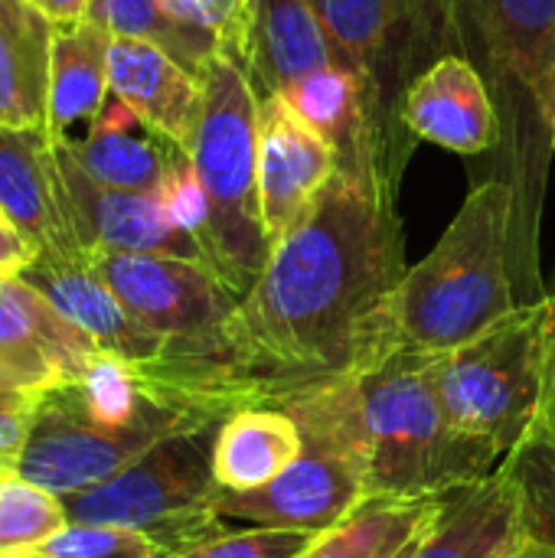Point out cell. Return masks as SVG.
Masks as SVG:
<instances>
[{"label": "cell", "instance_id": "cell-1", "mask_svg": "<svg viewBox=\"0 0 555 558\" xmlns=\"http://www.w3.org/2000/svg\"><path fill=\"white\" fill-rule=\"evenodd\" d=\"M396 199L379 167H337L272 248L226 324L236 412L275 409L393 353L389 301L409 271Z\"/></svg>", "mask_w": 555, "mask_h": 558}, {"label": "cell", "instance_id": "cell-2", "mask_svg": "<svg viewBox=\"0 0 555 558\" xmlns=\"http://www.w3.org/2000/svg\"><path fill=\"white\" fill-rule=\"evenodd\" d=\"M435 360L396 350L275 409L298 422L304 448L347 458L370 500H442L491 477L504 458L448 422Z\"/></svg>", "mask_w": 555, "mask_h": 558}, {"label": "cell", "instance_id": "cell-3", "mask_svg": "<svg viewBox=\"0 0 555 558\" xmlns=\"http://www.w3.org/2000/svg\"><path fill=\"white\" fill-rule=\"evenodd\" d=\"M494 114L500 180L514 193V268L530 304L550 298L540 219L555 150V0H468V46Z\"/></svg>", "mask_w": 555, "mask_h": 558}, {"label": "cell", "instance_id": "cell-4", "mask_svg": "<svg viewBox=\"0 0 555 558\" xmlns=\"http://www.w3.org/2000/svg\"><path fill=\"white\" fill-rule=\"evenodd\" d=\"M527 304L514 268V193L494 177L471 190L438 245L396 288L393 353H448Z\"/></svg>", "mask_w": 555, "mask_h": 558}, {"label": "cell", "instance_id": "cell-5", "mask_svg": "<svg viewBox=\"0 0 555 558\" xmlns=\"http://www.w3.org/2000/svg\"><path fill=\"white\" fill-rule=\"evenodd\" d=\"M334 46L363 88L370 150L399 183L412 147L402 124L409 85L448 52L468 46V0H314Z\"/></svg>", "mask_w": 555, "mask_h": 558}, {"label": "cell", "instance_id": "cell-6", "mask_svg": "<svg viewBox=\"0 0 555 558\" xmlns=\"http://www.w3.org/2000/svg\"><path fill=\"white\" fill-rule=\"evenodd\" d=\"M190 160L209 203L206 265L242 298L265 271L272 239L258 196V92L229 52L203 72V118Z\"/></svg>", "mask_w": 555, "mask_h": 558}, {"label": "cell", "instance_id": "cell-7", "mask_svg": "<svg viewBox=\"0 0 555 558\" xmlns=\"http://www.w3.org/2000/svg\"><path fill=\"white\" fill-rule=\"evenodd\" d=\"M553 317L555 298L550 294L540 304L517 307L474 340L435 360V383L448 422L500 458H507L536 422Z\"/></svg>", "mask_w": 555, "mask_h": 558}, {"label": "cell", "instance_id": "cell-8", "mask_svg": "<svg viewBox=\"0 0 555 558\" xmlns=\"http://www.w3.org/2000/svg\"><path fill=\"white\" fill-rule=\"evenodd\" d=\"M216 428L219 422L183 425L114 477L62 497L69 523L141 530L177 558L222 536L229 526L213 510Z\"/></svg>", "mask_w": 555, "mask_h": 558}, {"label": "cell", "instance_id": "cell-9", "mask_svg": "<svg viewBox=\"0 0 555 558\" xmlns=\"http://www.w3.org/2000/svg\"><path fill=\"white\" fill-rule=\"evenodd\" d=\"M193 422H216L206 415H193L183 409H157L134 428H101L88 422L65 389L46 392L39 405L36 428L29 435V445L20 458V474L33 484L69 497L79 490H88L118 471H124L131 461H137L150 445H157L164 435L193 425Z\"/></svg>", "mask_w": 555, "mask_h": 558}, {"label": "cell", "instance_id": "cell-10", "mask_svg": "<svg viewBox=\"0 0 555 558\" xmlns=\"http://www.w3.org/2000/svg\"><path fill=\"white\" fill-rule=\"evenodd\" d=\"M370 500L360 471L330 451L304 448V454L258 490H216L213 510L229 530H281L327 533Z\"/></svg>", "mask_w": 555, "mask_h": 558}, {"label": "cell", "instance_id": "cell-11", "mask_svg": "<svg viewBox=\"0 0 555 558\" xmlns=\"http://www.w3.org/2000/svg\"><path fill=\"white\" fill-rule=\"evenodd\" d=\"M105 350L33 284L0 278V389L46 396L75 386Z\"/></svg>", "mask_w": 555, "mask_h": 558}, {"label": "cell", "instance_id": "cell-12", "mask_svg": "<svg viewBox=\"0 0 555 558\" xmlns=\"http://www.w3.org/2000/svg\"><path fill=\"white\" fill-rule=\"evenodd\" d=\"M52 147L69 196V219L85 255L141 252L206 262L203 245L167 216L160 196L105 186L82 170V163L72 157L62 137H52Z\"/></svg>", "mask_w": 555, "mask_h": 558}, {"label": "cell", "instance_id": "cell-13", "mask_svg": "<svg viewBox=\"0 0 555 558\" xmlns=\"http://www.w3.org/2000/svg\"><path fill=\"white\" fill-rule=\"evenodd\" d=\"M337 167L334 147L285 95H258V196L272 248L304 219Z\"/></svg>", "mask_w": 555, "mask_h": 558}, {"label": "cell", "instance_id": "cell-14", "mask_svg": "<svg viewBox=\"0 0 555 558\" xmlns=\"http://www.w3.org/2000/svg\"><path fill=\"white\" fill-rule=\"evenodd\" d=\"M0 209L33 245L36 262L88 258L69 219L49 128L0 124Z\"/></svg>", "mask_w": 555, "mask_h": 558}, {"label": "cell", "instance_id": "cell-15", "mask_svg": "<svg viewBox=\"0 0 555 558\" xmlns=\"http://www.w3.org/2000/svg\"><path fill=\"white\" fill-rule=\"evenodd\" d=\"M69 324L88 333L105 353L131 363L137 373H150L167 363V343L147 330L105 284L92 258L33 262L20 271Z\"/></svg>", "mask_w": 555, "mask_h": 558}, {"label": "cell", "instance_id": "cell-16", "mask_svg": "<svg viewBox=\"0 0 555 558\" xmlns=\"http://www.w3.org/2000/svg\"><path fill=\"white\" fill-rule=\"evenodd\" d=\"M402 124L415 141L438 144L461 157L497 147V114L487 82L461 52L442 56L409 85Z\"/></svg>", "mask_w": 555, "mask_h": 558}, {"label": "cell", "instance_id": "cell-17", "mask_svg": "<svg viewBox=\"0 0 555 558\" xmlns=\"http://www.w3.org/2000/svg\"><path fill=\"white\" fill-rule=\"evenodd\" d=\"M108 88L144 124H150L183 150L193 147L203 118V78L177 62L167 49L147 39L111 36Z\"/></svg>", "mask_w": 555, "mask_h": 558}, {"label": "cell", "instance_id": "cell-18", "mask_svg": "<svg viewBox=\"0 0 555 558\" xmlns=\"http://www.w3.org/2000/svg\"><path fill=\"white\" fill-rule=\"evenodd\" d=\"M239 59L258 95L285 92L334 62V46L314 0H249Z\"/></svg>", "mask_w": 555, "mask_h": 558}, {"label": "cell", "instance_id": "cell-19", "mask_svg": "<svg viewBox=\"0 0 555 558\" xmlns=\"http://www.w3.org/2000/svg\"><path fill=\"white\" fill-rule=\"evenodd\" d=\"M88 177L105 186L160 196L167 177L190 157L180 144L144 124L121 98L108 95L85 137H62Z\"/></svg>", "mask_w": 555, "mask_h": 558}, {"label": "cell", "instance_id": "cell-20", "mask_svg": "<svg viewBox=\"0 0 555 558\" xmlns=\"http://www.w3.org/2000/svg\"><path fill=\"white\" fill-rule=\"evenodd\" d=\"M523 546L517 487L500 468L474 487L451 494L409 558H500Z\"/></svg>", "mask_w": 555, "mask_h": 558}, {"label": "cell", "instance_id": "cell-21", "mask_svg": "<svg viewBox=\"0 0 555 558\" xmlns=\"http://www.w3.org/2000/svg\"><path fill=\"white\" fill-rule=\"evenodd\" d=\"M304 454L298 422L272 405H249L226 415L213 441V481L219 490H258Z\"/></svg>", "mask_w": 555, "mask_h": 558}, {"label": "cell", "instance_id": "cell-22", "mask_svg": "<svg viewBox=\"0 0 555 558\" xmlns=\"http://www.w3.org/2000/svg\"><path fill=\"white\" fill-rule=\"evenodd\" d=\"M52 33L29 0H0V124L46 128Z\"/></svg>", "mask_w": 555, "mask_h": 558}, {"label": "cell", "instance_id": "cell-23", "mask_svg": "<svg viewBox=\"0 0 555 558\" xmlns=\"http://www.w3.org/2000/svg\"><path fill=\"white\" fill-rule=\"evenodd\" d=\"M108 46L111 36L92 20L56 26L46 101V128L52 137H69L75 124H92L98 118L105 98L111 95Z\"/></svg>", "mask_w": 555, "mask_h": 558}, {"label": "cell", "instance_id": "cell-24", "mask_svg": "<svg viewBox=\"0 0 555 558\" xmlns=\"http://www.w3.org/2000/svg\"><path fill=\"white\" fill-rule=\"evenodd\" d=\"M448 497L442 500H366L340 526L317 533L294 558H399L425 536Z\"/></svg>", "mask_w": 555, "mask_h": 558}, {"label": "cell", "instance_id": "cell-25", "mask_svg": "<svg viewBox=\"0 0 555 558\" xmlns=\"http://www.w3.org/2000/svg\"><path fill=\"white\" fill-rule=\"evenodd\" d=\"M278 95H285V101L334 147L340 167L347 163L379 167L370 150L363 88H360V78L347 65L330 62Z\"/></svg>", "mask_w": 555, "mask_h": 558}, {"label": "cell", "instance_id": "cell-26", "mask_svg": "<svg viewBox=\"0 0 555 558\" xmlns=\"http://www.w3.org/2000/svg\"><path fill=\"white\" fill-rule=\"evenodd\" d=\"M504 468L517 487L523 543L555 546V317L536 422L530 425L523 441L504 458Z\"/></svg>", "mask_w": 555, "mask_h": 558}, {"label": "cell", "instance_id": "cell-27", "mask_svg": "<svg viewBox=\"0 0 555 558\" xmlns=\"http://www.w3.org/2000/svg\"><path fill=\"white\" fill-rule=\"evenodd\" d=\"M85 20L98 23L108 36L147 39L167 49L177 62H183L193 75L203 78L206 65L222 52L213 39H203L167 16L160 0H88Z\"/></svg>", "mask_w": 555, "mask_h": 558}, {"label": "cell", "instance_id": "cell-28", "mask_svg": "<svg viewBox=\"0 0 555 558\" xmlns=\"http://www.w3.org/2000/svg\"><path fill=\"white\" fill-rule=\"evenodd\" d=\"M69 523L59 494L20 471H0V558L36 556Z\"/></svg>", "mask_w": 555, "mask_h": 558}, {"label": "cell", "instance_id": "cell-29", "mask_svg": "<svg viewBox=\"0 0 555 558\" xmlns=\"http://www.w3.org/2000/svg\"><path fill=\"white\" fill-rule=\"evenodd\" d=\"M39 558H177L164 543L128 526L65 523L39 553Z\"/></svg>", "mask_w": 555, "mask_h": 558}, {"label": "cell", "instance_id": "cell-30", "mask_svg": "<svg viewBox=\"0 0 555 558\" xmlns=\"http://www.w3.org/2000/svg\"><path fill=\"white\" fill-rule=\"evenodd\" d=\"M160 7L173 23L203 39H213L222 52L239 49L249 0H160Z\"/></svg>", "mask_w": 555, "mask_h": 558}, {"label": "cell", "instance_id": "cell-31", "mask_svg": "<svg viewBox=\"0 0 555 558\" xmlns=\"http://www.w3.org/2000/svg\"><path fill=\"white\" fill-rule=\"evenodd\" d=\"M314 536L281 530H226L206 546L180 558H294Z\"/></svg>", "mask_w": 555, "mask_h": 558}, {"label": "cell", "instance_id": "cell-32", "mask_svg": "<svg viewBox=\"0 0 555 558\" xmlns=\"http://www.w3.org/2000/svg\"><path fill=\"white\" fill-rule=\"evenodd\" d=\"M160 203H164L167 216L203 245L206 222H209V203H206L203 183H200L190 157L167 177V183L160 190Z\"/></svg>", "mask_w": 555, "mask_h": 558}, {"label": "cell", "instance_id": "cell-33", "mask_svg": "<svg viewBox=\"0 0 555 558\" xmlns=\"http://www.w3.org/2000/svg\"><path fill=\"white\" fill-rule=\"evenodd\" d=\"M43 396L0 389V471H16L39 418Z\"/></svg>", "mask_w": 555, "mask_h": 558}, {"label": "cell", "instance_id": "cell-34", "mask_svg": "<svg viewBox=\"0 0 555 558\" xmlns=\"http://www.w3.org/2000/svg\"><path fill=\"white\" fill-rule=\"evenodd\" d=\"M33 262H36L33 245L16 232V226L0 209V278H16Z\"/></svg>", "mask_w": 555, "mask_h": 558}, {"label": "cell", "instance_id": "cell-35", "mask_svg": "<svg viewBox=\"0 0 555 558\" xmlns=\"http://www.w3.org/2000/svg\"><path fill=\"white\" fill-rule=\"evenodd\" d=\"M49 23L56 26H69V23H79L85 20L88 13V0H29Z\"/></svg>", "mask_w": 555, "mask_h": 558}, {"label": "cell", "instance_id": "cell-36", "mask_svg": "<svg viewBox=\"0 0 555 558\" xmlns=\"http://www.w3.org/2000/svg\"><path fill=\"white\" fill-rule=\"evenodd\" d=\"M500 558H555V546H540V543H523L517 549H510Z\"/></svg>", "mask_w": 555, "mask_h": 558}, {"label": "cell", "instance_id": "cell-37", "mask_svg": "<svg viewBox=\"0 0 555 558\" xmlns=\"http://www.w3.org/2000/svg\"><path fill=\"white\" fill-rule=\"evenodd\" d=\"M419 543H422V536H419V539H415V543H412V546H409V549H406V553H402V556H399V558H409V556H412V553H415V546H419Z\"/></svg>", "mask_w": 555, "mask_h": 558}, {"label": "cell", "instance_id": "cell-38", "mask_svg": "<svg viewBox=\"0 0 555 558\" xmlns=\"http://www.w3.org/2000/svg\"><path fill=\"white\" fill-rule=\"evenodd\" d=\"M29 558H39V556H29Z\"/></svg>", "mask_w": 555, "mask_h": 558}]
</instances>
